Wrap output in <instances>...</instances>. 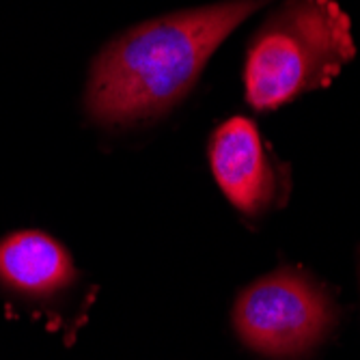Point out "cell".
Instances as JSON below:
<instances>
[{
	"mask_svg": "<svg viewBox=\"0 0 360 360\" xmlns=\"http://www.w3.org/2000/svg\"><path fill=\"white\" fill-rule=\"evenodd\" d=\"M274 0H220L127 28L95 56L84 110L102 127H134L167 115L199 80L231 32Z\"/></svg>",
	"mask_w": 360,
	"mask_h": 360,
	"instance_id": "6da1fadb",
	"label": "cell"
},
{
	"mask_svg": "<svg viewBox=\"0 0 360 360\" xmlns=\"http://www.w3.org/2000/svg\"><path fill=\"white\" fill-rule=\"evenodd\" d=\"M356 56L349 15L337 0H283L246 46L244 93L257 112L326 89Z\"/></svg>",
	"mask_w": 360,
	"mask_h": 360,
	"instance_id": "7a4b0ae2",
	"label": "cell"
},
{
	"mask_svg": "<svg viewBox=\"0 0 360 360\" xmlns=\"http://www.w3.org/2000/svg\"><path fill=\"white\" fill-rule=\"evenodd\" d=\"M337 309L317 281L283 268L248 285L233 307L240 341L252 352L291 360L315 349L330 335Z\"/></svg>",
	"mask_w": 360,
	"mask_h": 360,
	"instance_id": "3957f363",
	"label": "cell"
},
{
	"mask_svg": "<svg viewBox=\"0 0 360 360\" xmlns=\"http://www.w3.org/2000/svg\"><path fill=\"white\" fill-rule=\"evenodd\" d=\"M207 155L216 184L242 214L264 216L289 196V169L278 162L248 117L220 123L210 139Z\"/></svg>",
	"mask_w": 360,
	"mask_h": 360,
	"instance_id": "277c9868",
	"label": "cell"
},
{
	"mask_svg": "<svg viewBox=\"0 0 360 360\" xmlns=\"http://www.w3.org/2000/svg\"><path fill=\"white\" fill-rule=\"evenodd\" d=\"M76 281L63 244L41 231H15L0 240V285L26 300H50Z\"/></svg>",
	"mask_w": 360,
	"mask_h": 360,
	"instance_id": "5b68a950",
	"label": "cell"
}]
</instances>
